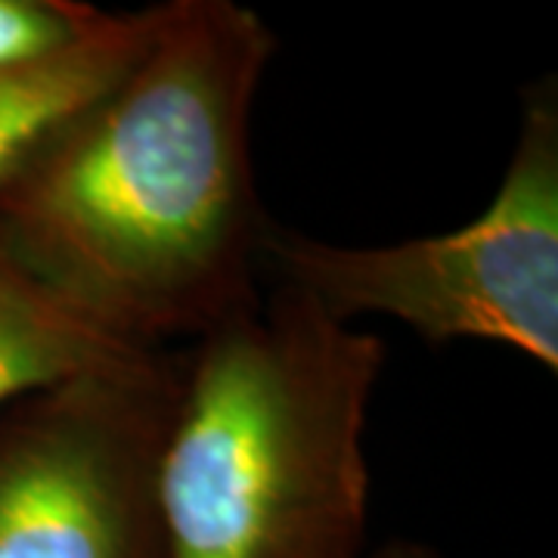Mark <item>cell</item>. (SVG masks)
I'll return each mask as SVG.
<instances>
[{
    "label": "cell",
    "instance_id": "obj_2",
    "mask_svg": "<svg viewBox=\"0 0 558 558\" xmlns=\"http://www.w3.org/2000/svg\"><path fill=\"white\" fill-rule=\"evenodd\" d=\"M379 339L289 286L178 351L161 558H351L366 519Z\"/></svg>",
    "mask_w": 558,
    "mask_h": 558
},
{
    "label": "cell",
    "instance_id": "obj_4",
    "mask_svg": "<svg viewBox=\"0 0 558 558\" xmlns=\"http://www.w3.org/2000/svg\"><path fill=\"white\" fill-rule=\"evenodd\" d=\"M178 351L94 369L0 416V558H161Z\"/></svg>",
    "mask_w": 558,
    "mask_h": 558
},
{
    "label": "cell",
    "instance_id": "obj_1",
    "mask_svg": "<svg viewBox=\"0 0 558 558\" xmlns=\"http://www.w3.org/2000/svg\"><path fill=\"white\" fill-rule=\"evenodd\" d=\"M274 53V32L242 3H156L137 60L3 180L0 252L140 351L255 307L270 223L252 106Z\"/></svg>",
    "mask_w": 558,
    "mask_h": 558
},
{
    "label": "cell",
    "instance_id": "obj_7",
    "mask_svg": "<svg viewBox=\"0 0 558 558\" xmlns=\"http://www.w3.org/2000/svg\"><path fill=\"white\" fill-rule=\"evenodd\" d=\"M109 20L81 0H0V72L53 60Z\"/></svg>",
    "mask_w": 558,
    "mask_h": 558
},
{
    "label": "cell",
    "instance_id": "obj_5",
    "mask_svg": "<svg viewBox=\"0 0 558 558\" xmlns=\"http://www.w3.org/2000/svg\"><path fill=\"white\" fill-rule=\"evenodd\" d=\"M156 28V7L109 13L100 32L53 60L0 72V186L75 109L137 60Z\"/></svg>",
    "mask_w": 558,
    "mask_h": 558
},
{
    "label": "cell",
    "instance_id": "obj_8",
    "mask_svg": "<svg viewBox=\"0 0 558 558\" xmlns=\"http://www.w3.org/2000/svg\"><path fill=\"white\" fill-rule=\"evenodd\" d=\"M379 558H432V556H425V553L416 549V546H391V549H385Z\"/></svg>",
    "mask_w": 558,
    "mask_h": 558
},
{
    "label": "cell",
    "instance_id": "obj_6",
    "mask_svg": "<svg viewBox=\"0 0 558 558\" xmlns=\"http://www.w3.org/2000/svg\"><path fill=\"white\" fill-rule=\"evenodd\" d=\"M140 354L153 351L100 332L0 252V410Z\"/></svg>",
    "mask_w": 558,
    "mask_h": 558
},
{
    "label": "cell",
    "instance_id": "obj_3",
    "mask_svg": "<svg viewBox=\"0 0 558 558\" xmlns=\"http://www.w3.org/2000/svg\"><path fill=\"white\" fill-rule=\"evenodd\" d=\"M264 258L282 286L351 323L381 314L435 344H509L558 366V106L537 87L515 153L478 218L444 236L354 248L267 230Z\"/></svg>",
    "mask_w": 558,
    "mask_h": 558
}]
</instances>
